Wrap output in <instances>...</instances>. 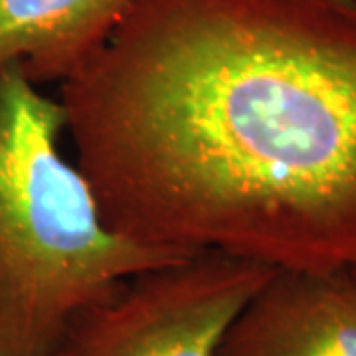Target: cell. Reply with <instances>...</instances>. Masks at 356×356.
Segmentation results:
<instances>
[{
  "mask_svg": "<svg viewBox=\"0 0 356 356\" xmlns=\"http://www.w3.org/2000/svg\"><path fill=\"white\" fill-rule=\"evenodd\" d=\"M105 222L289 271L356 267V10L147 0L60 86Z\"/></svg>",
  "mask_w": 356,
  "mask_h": 356,
  "instance_id": "obj_1",
  "label": "cell"
},
{
  "mask_svg": "<svg viewBox=\"0 0 356 356\" xmlns=\"http://www.w3.org/2000/svg\"><path fill=\"white\" fill-rule=\"evenodd\" d=\"M65 113L20 64L0 70V356H50L86 309L192 255L115 232L62 153Z\"/></svg>",
  "mask_w": 356,
  "mask_h": 356,
  "instance_id": "obj_2",
  "label": "cell"
},
{
  "mask_svg": "<svg viewBox=\"0 0 356 356\" xmlns=\"http://www.w3.org/2000/svg\"><path fill=\"white\" fill-rule=\"evenodd\" d=\"M273 273L220 252L145 271L77 315L50 356H216L232 321Z\"/></svg>",
  "mask_w": 356,
  "mask_h": 356,
  "instance_id": "obj_3",
  "label": "cell"
},
{
  "mask_svg": "<svg viewBox=\"0 0 356 356\" xmlns=\"http://www.w3.org/2000/svg\"><path fill=\"white\" fill-rule=\"evenodd\" d=\"M216 356H356L353 273L275 269L232 321Z\"/></svg>",
  "mask_w": 356,
  "mask_h": 356,
  "instance_id": "obj_4",
  "label": "cell"
},
{
  "mask_svg": "<svg viewBox=\"0 0 356 356\" xmlns=\"http://www.w3.org/2000/svg\"><path fill=\"white\" fill-rule=\"evenodd\" d=\"M147 0H0V70L62 86Z\"/></svg>",
  "mask_w": 356,
  "mask_h": 356,
  "instance_id": "obj_5",
  "label": "cell"
},
{
  "mask_svg": "<svg viewBox=\"0 0 356 356\" xmlns=\"http://www.w3.org/2000/svg\"><path fill=\"white\" fill-rule=\"evenodd\" d=\"M334 4H341V6H346V8H355L356 10V0H331Z\"/></svg>",
  "mask_w": 356,
  "mask_h": 356,
  "instance_id": "obj_6",
  "label": "cell"
},
{
  "mask_svg": "<svg viewBox=\"0 0 356 356\" xmlns=\"http://www.w3.org/2000/svg\"><path fill=\"white\" fill-rule=\"evenodd\" d=\"M348 271L353 273V277H355V280H356V267H353V269H348Z\"/></svg>",
  "mask_w": 356,
  "mask_h": 356,
  "instance_id": "obj_7",
  "label": "cell"
}]
</instances>
